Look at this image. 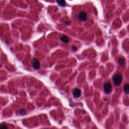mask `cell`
I'll use <instances>...</instances> for the list:
<instances>
[{"mask_svg":"<svg viewBox=\"0 0 129 129\" xmlns=\"http://www.w3.org/2000/svg\"><path fill=\"white\" fill-rule=\"evenodd\" d=\"M72 50L73 51H77V47H72Z\"/></svg>","mask_w":129,"mask_h":129,"instance_id":"11","label":"cell"},{"mask_svg":"<svg viewBox=\"0 0 129 129\" xmlns=\"http://www.w3.org/2000/svg\"><path fill=\"white\" fill-rule=\"evenodd\" d=\"M20 113L21 114V115H24V114H26V110H24V109H22V110H20Z\"/></svg>","mask_w":129,"mask_h":129,"instance_id":"10","label":"cell"},{"mask_svg":"<svg viewBox=\"0 0 129 129\" xmlns=\"http://www.w3.org/2000/svg\"><path fill=\"white\" fill-rule=\"evenodd\" d=\"M125 60L123 59V58H120L119 60V63L120 65L121 66H123L125 64Z\"/></svg>","mask_w":129,"mask_h":129,"instance_id":"9","label":"cell"},{"mask_svg":"<svg viewBox=\"0 0 129 129\" xmlns=\"http://www.w3.org/2000/svg\"><path fill=\"white\" fill-rule=\"evenodd\" d=\"M3 128L7 129V127L6 126H3V125H2V126H1V129H3Z\"/></svg>","mask_w":129,"mask_h":129,"instance_id":"12","label":"cell"},{"mask_svg":"<svg viewBox=\"0 0 129 129\" xmlns=\"http://www.w3.org/2000/svg\"><path fill=\"white\" fill-rule=\"evenodd\" d=\"M73 96L75 97L78 98L81 95V90L79 89H78V88H75L73 90Z\"/></svg>","mask_w":129,"mask_h":129,"instance_id":"5","label":"cell"},{"mask_svg":"<svg viewBox=\"0 0 129 129\" xmlns=\"http://www.w3.org/2000/svg\"><path fill=\"white\" fill-rule=\"evenodd\" d=\"M60 39L62 42L65 43V44H67V43L69 42V39L68 37L65 35H63L62 36H61L60 37Z\"/></svg>","mask_w":129,"mask_h":129,"instance_id":"6","label":"cell"},{"mask_svg":"<svg viewBox=\"0 0 129 129\" xmlns=\"http://www.w3.org/2000/svg\"><path fill=\"white\" fill-rule=\"evenodd\" d=\"M32 65L34 69L36 70H38L39 69L40 67V64L38 60H36L35 59H34L32 61Z\"/></svg>","mask_w":129,"mask_h":129,"instance_id":"4","label":"cell"},{"mask_svg":"<svg viewBox=\"0 0 129 129\" xmlns=\"http://www.w3.org/2000/svg\"><path fill=\"white\" fill-rule=\"evenodd\" d=\"M122 81V75L120 73L116 74L113 76V82L116 86H119L121 84Z\"/></svg>","mask_w":129,"mask_h":129,"instance_id":"1","label":"cell"},{"mask_svg":"<svg viewBox=\"0 0 129 129\" xmlns=\"http://www.w3.org/2000/svg\"><path fill=\"white\" fill-rule=\"evenodd\" d=\"M124 91L126 94H129V84H127L124 86Z\"/></svg>","mask_w":129,"mask_h":129,"instance_id":"8","label":"cell"},{"mask_svg":"<svg viewBox=\"0 0 129 129\" xmlns=\"http://www.w3.org/2000/svg\"><path fill=\"white\" fill-rule=\"evenodd\" d=\"M104 91L106 94H109L110 93L112 90V87L111 85L109 83H106L104 84Z\"/></svg>","mask_w":129,"mask_h":129,"instance_id":"2","label":"cell"},{"mask_svg":"<svg viewBox=\"0 0 129 129\" xmlns=\"http://www.w3.org/2000/svg\"><path fill=\"white\" fill-rule=\"evenodd\" d=\"M79 19L82 21H85L87 20V14L85 12H81L79 13L78 16Z\"/></svg>","mask_w":129,"mask_h":129,"instance_id":"3","label":"cell"},{"mask_svg":"<svg viewBox=\"0 0 129 129\" xmlns=\"http://www.w3.org/2000/svg\"><path fill=\"white\" fill-rule=\"evenodd\" d=\"M56 2L59 5L62 7H64L66 5V2L65 0H56Z\"/></svg>","mask_w":129,"mask_h":129,"instance_id":"7","label":"cell"}]
</instances>
